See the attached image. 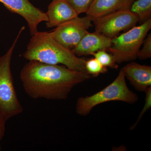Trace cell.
I'll use <instances>...</instances> for the list:
<instances>
[{"instance_id": "cell-1", "label": "cell", "mask_w": 151, "mask_h": 151, "mask_svg": "<svg viewBox=\"0 0 151 151\" xmlns=\"http://www.w3.org/2000/svg\"><path fill=\"white\" fill-rule=\"evenodd\" d=\"M29 61L21 70L20 78L25 92L33 99L66 100L76 86L92 77L64 65Z\"/></svg>"}, {"instance_id": "cell-2", "label": "cell", "mask_w": 151, "mask_h": 151, "mask_svg": "<svg viewBox=\"0 0 151 151\" xmlns=\"http://www.w3.org/2000/svg\"><path fill=\"white\" fill-rule=\"evenodd\" d=\"M23 56L27 60L52 65L61 64L72 70L86 72V59L76 55L71 50L60 44L47 32L38 31L32 36Z\"/></svg>"}, {"instance_id": "cell-3", "label": "cell", "mask_w": 151, "mask_h": 151, "mask_svg": "<svg viewBox=\"0 0 151 151\" xmlns=\"http://www.w3.org/2000/svg\"><path fill=\"white\" fill-rule=\"evenodd\" d=\"M25 29V27L21 28L12 46L5 54L0 57V120L5 123L23 111L15 89L11 63L14 49Z\"/></svg>"}, {"instance_id": "cell-4", "label": "cell", "mask_w": 151, "mask_h": 151, "mask_svg": "<svg viewBox=\"0 0 151 151\" xmlns=\"http://www.w3.org/2000/svg\"><path fill=\"white\" fill-rule=\"evenodd\" d=\"M126 78L122 68L116 79L100 92L78 98L76 105V113L81 116H86L95 106L111 101H121L130 104L136 103L139 97L129 89Z\"/></svg>"}, {"instance_id": "cell-5", "label": "cell", "mask_w": 151, "mask_h": 151, "mask_svg": "<svg viewBox=\"0 0 151 151\" xmlns=\"http://www.w3.org/2000/svg\"><path fill=\"white\" fill-rule=\"evenodd\" d=\"M151 28V18L112 39L111 46L106 51L118 64L134 61Z\"/></svg>"}, {"instance_id": "cell-6", "label": "cell", "mask_w": 151, "mask_h": 151, "mask_svg": "<svg viewBox=\"0 0 151 151\" xmlns=\"http://www.w3.org/2000/svg\"><path fill=\"white\" fill-rule=\"evenodd\" d=\"M95 31L110 38L127 31L139 22L138 17L130 9L120 10L93 20Z\"/></svg>"}, {"instance_id": "cell-7", "label": "cell", "mask_w": 151, "mask_h": 151, "mask_svg": "<svg viewBox=\"0 0 151 151\" xmlns=\"http://www.w3.org/2000/svg\"><path fill=\"white\" fill-rule=\"evenodd\" d=\"M92 22L86 16H78L58 26L50 33L60 44L72 50L92 26Z\"/></svg>"}, {"instance_id": "cell-8", "label": "cell", "mask_w": 151, "mask_h": 151, "mask_svg": "<svg viewBox=\"0 0 151 151\" xmlns=\"http://www.w3.org/2000/svg\"><path fill=\"white\" fill-rule=\"evenodd\" d=\"M0 3L11 12L19 15L25 19L31 36L37 32L40 23L48 20L46 13L35 6L29 0H0Z\"/></svg>"}, {"instance_id": "cell-9", "label": "cell", "mask_w": 151, "mask_h": 151, "mask_svg": "<svg viewBox=\"0 0 151 151\" xmlns=\"http://www.w3.org/2000/svg\"><path fill=\"white\" fill-rule=\"evenodd\" d=\"M111 45L112 39L96 31H88L72 50L76 55L80 57L92 55L100 50H106Z\"/></svg>"}, {"instance_id": "cell-10", "label": "cell", "mask_w": 151, "mask_h": 151, "mask_svg": "<svg viewBox=\"0 0 151 151\" xmlns=\"http://www.w3.org/2000/svg\"><path fill=\"white\" fill-rule=\"evenodd\" d=\"M45 13L48 19L46 22L48 28L57 27L79 15L66 0H52Z\"/></svg>"}, {"instance_id": "cell-11", "label": "cell", "mask_w": 151, "mask_h": 151, "mask_svg": "<svg viewBox=\"0 0 151 151\" xmlns=\"http://www.w3.org/2000/svg\"><path fill=\"white\" fill-rule=\"evenodd\" d=\"M126 78L135 89L145 92L151 86V67L131 61L123 68Z\"/></svg>"}, {"instance_id": "cell-12", "label": "cell", "mask_w": 151, "mask_h": 151, "mask_svg": "<svg viewBox=\"0 0 151 151\" xmlns=\"http://www.w3.org/2000/svg\"><path fill=\"white\" fill-rule=\"evenodd\" d=\"M131 0H94L86 13L92 21L120 10L130 9Z\"/></svg>"}, {"instance_id": "cell-13", "label": "cell", "mask_w": 151, "mask_h": 151, "mask_svg": "<svg viewBox=\"0 0 151 151\" xmlns=\"http://www.w3.org/2000/svg\"><path fill=\"white\" fill-rule=\"evenodd\" d=\"M130 10L138 17L139 22L143 23L151 18V0H135Z\"/></svg>"}, {"instance_id": "cell-14", "label": "cell", "mask_w": 151, "mask_h": 151, "mask_svg": "<svg viewBox=\"0 0 151 151\" xmlns=\"http://www.w3.org/2000/svg\"><path fill=\"white\" fill-rule=\"evenodd\" d=\"M94 58L104 67L117 69L119 66L116 63L113 55L105 50H100L92 55Z\"/></svg>"}, {"instance_id": "cell-15", "label": "cell", "mask_w": 151, "mask_h": 151, "mask_svg": "<svg viewBox=\"0 0 151 151\" xmlns=\"http://www.w3.org/2000/svg\"><path fill=\"white\" fill-rule=\"evenodd\" d=\"M85 68L86 73L95 77L108 71V68L103 66L95 58L86 59Z\"/></svg>"}, {"instance_id": "cell-16", "label": "cell", "mask_w": 151, "mask_h": 151, "mask_svg": "<svg viewBox=\"0 0 151 151\" xmlns=\"http://www.w3.org/2000/svg\"><path fill=\"white\" fill-rule=\"evenodd\" d=\"M78 14L86 13L94 0H66Z\"/></svg>"}, {"instance_id": "cell-17", "label": "cell", "mask_w": 151, "mask_h": 151, "mask_svg": "<svg viewBox=\"0 0 151 151\" xmlns=\"http://www.w3.org/2000/svg\"><path fill=\"white\" fill-rule=\"evenodd\" d=\"M143 47L140 49L138 52L137 58L141 60L151 58V34H149L146 37L142 44Z\"/></svg>"}, {"instance_id": "cell-18", "label": "cell", "mask_w": 151, "mask_h": 151, "mask_svg": "<svg viewBox=\"0 0 151 151\" xmlns=\"http://www.w3.org/2000/svg\"><path fill=\"white\" fill-rule=\"evenodd\" d=\"M146 94L145 99V104L143 107L142 110L141 111L139 115L138 116L137 120L135 122V124L130 128V130L134 129L139 122L141 121L144 114L147 112L148 110H150L151 107V86L149 87L145 91Z\"/></svg>"}, {"instance_id": "cell-19", "label": "cell", "mask_w": 151, "mask_h": 151, "mask_svg": "<svg viewBox=\"0 0 151 151\" xmlns=\"http://www.w3.org/2000/svg\"><path fill=\"white\" fill-rule=\"evenodd\" d=\"M5 132V124L0 122V142L4 135ZM0 150H1V146H0Z\"/></svg>"}, {"instance_id": "cell-20", "label": "cell", "mask_w": 151, "mask_h": 151, "mask_svg": "<svg viewBox=\"0 0 151 151\" xmlns=\"http://www.w3.org/2000/svg\"><path fill=\"white\" fill-rule=\"evenodd\" d=\"M131 1H132V2H133L134 1H135V0H131Z\"/></svg>"}]
</instances>
